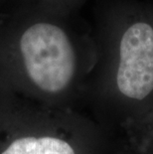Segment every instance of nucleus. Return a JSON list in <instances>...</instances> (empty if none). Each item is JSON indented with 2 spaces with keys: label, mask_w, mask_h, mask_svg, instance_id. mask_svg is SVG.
Returning <instances> with one entry per match:
<instances>
[{
  "label": "nucleus",
  "mask_w": 153,
  "mask_h": 154,
  "mask_svg": "<svg viewBox=\"0 0 153 154\" xmlns=\"http://www.w3.org/2000/svg\"><path fill=\"white\" fill-rule=\"evenodd\" d=\"M8 3H10L9 0H0V9H2L4 6L7 5Z\"/></svg>",
  "instance_id": "obj_5"
},
{
  "label": "nucleus",
  "mask_w": 153,
  "mask_h": 154,
  "mask_svg": "<svg viewBox=\"0 0 153 154\" xmlns=\"http://www.w3.org/2000/svg\"><path fill=\"white\" fill-rule=\"evenodd\" d=\"M94 35L99 85L131 100L153 93V18L149 5L132 0L103 1Z\"/></svg>",
  "instance_id": "obj_2"
},
{
  "label": "nucleus",
  "mask_w": 153,
  "mask_h": 154,
  "mask_svg": "<svg viewBox=\"0 0 153 154\" xmlns=\"http://www.w3.org/2000/svg\"><path fill=\"white\" fill-rule=\"evenodd\" d=\"M10 3L27 5L61 16L75 15L87 0H9Z\"/></svg>",
  "instance_id": "obj_4"
},
{
  "label": "nucleus",
  "mask_w": 153,
  "mask_h": 154,
  "mask_svg": "<svg viewBox=\"0 0 153 154\" xmlns=\"http://www.w3.org/2000/svg\"><path fill=\"white\" fill-rule=\"evenodd\" d=\"M149 10H150V13H151L152 18H153V6H150V5H149Z\"/></svg>",
  "instance_id": "obj_6"
},
{
  "label": "nucleus",
  "mask_w": 153,
  "mask_h": 154,
  "mask_svg": "<svg viewBox=\"0 0 153 154\" xmlns=\"http://www.w3.org/2000/svg\"><path fill=\"white\" fill-rule=\"evenodd\" d=\"M94 133L69 107L0 88V154H94Z\"/></svg>",
  "instance_id": "obj_3"
},
{
  "label": "nucleus",
  "mask_w": 153,
  "mask_h": 154,
  "mask_svg": "<svg viewBox=\"0 0 153 154\" xmlns=\"http://www.w3.org/2000/svg\"><path fill=\"white\" fill-rule=\"evenodd\" d=\"M96 59L94 36L75 15L16 3L0 9V88L69 107L84 93Z\"/></svg>",
  "instance_id": "obj_1"
}]
</instances>
